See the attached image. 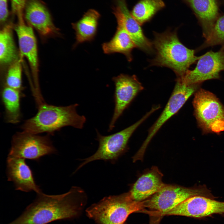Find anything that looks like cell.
<instances>
[{
	"instance_id": "cell-1",
	"label": "cell",
	"mask_w": 224,
	"mask_h": 224,
	"mask_svg": "<svg viewBox=\"0 0 224 224\" xmlns=\"http://www.w3.org/2000/svg\"><path fill=\"white\" fill-rule=\"evenodd\" d=\"M85 196L82 189L76 186L58 195L41 192L19 217L8 224H46L72 217L77 214V201Z\"/></svg>"
},
{
	"instance_id": "cell-5",
	"label": "cell",
	"mask_w": 224,
	"mask_h": 224,
	"mask_svg": "<svg viewBox=\"0 0 224 224\" xmlns=\"http://www.w3.org/2000/svg\"><path fill=\"white\" fill-rule=\"evenodd\" d=\"M195 196L214 198L205 187L190 188L165 184L158 192L145 200L146 209H148L146 213L163 217L187 199Z\"/></svg>"
},
{
	"instance_id": "cell-25",
	"label": "cell",
	"mask_w": 224,
	"mask_h": 224,
	"mask_svg": "<svg viewBox=\"0 0 224 224\" xmlns=\"http://www.w3.org/2000/svg\"><path fill=\"white\" fill-rule=\"evenodd\" d=\"M22 59L20 58L9 66L4 84L13 89L22 91Z\"/></svg>"
},
{
	"instance_id": "cell-27",
	"label": "cell",
	"mask_w": 224,
	"mask_h": 224,
	"mask_svg": "<svg viewBox=\"0 0 224 224\" xmlns=\"http://www.w3.org/2000/svg\"><path fill=\"white\" fill-rule=\"evenodd\" d=\"M9 16L8 0H0V22L1 26L6 23Z\"/></svg>"
},
{
	"instance_id": "cell-6",
	"label": "cell",
	"mask_w": 224,
	"mask_h": 224,
	"mask_svg": "<svg viewBox=\"0 0 224 224\" xmlns=\"http://www.w3.org/2000/svg\"><path fill=\"white\" fill-rule=\"evenodd\" d=\"M157 110L153 107L141 119L126 128L114 134L107 136L101 135L96 130L97 140L99 147L91 156L82 160L83 162L77 168L78 170L86 164L97 160L114 162L126 150L128 141L137 128L152 114Z\"/></svg>"
},
{
	"instance_id": "cell-8",
	"label": "cell",
	"mask_w": 224,
	"mask_h": 224,
	"mask_svg": "<svg viewBox=\"0 0 224 224\" xmlns=\"http://www.w3.org/2000/svg\"><path fill=\"white\" fill-rule=\"evenodd\" d=\"M49 135L41 136L24 131L16 133L12 138L8 156L37 161L43 156L55 153Z\"/></svg>"
},
{
	"instance_id": "cell-4",
	"label": "cell",
	"mask_w": 224,
	"mask_h": 224,
	"mask_svg": "<svg viewBox=\"0 0 224 224\" xmlns=\"http://www.w3.org/2000/svg\"><path fill=\"white\" fill-rule=\"evenodd\" d=\"M146 209L145 200L136 201L129 192L104 198L86 210L98 224H123L131 214Z\"/></svg>"
},
{
	"instance_id": "cell-3",
	"label": "cell",
	"mask_w": 224,
	"mask_h": 224,
	"mask_svg": "<svg viewBox=\"0 0 224 224\" xmlns=\"http://www.w3.org/2000/svg\"><path fill=\"white\" fill-rule=\"evenodd\" d=\"M154 35L152 44L156 54L151 60V65L169 68L174 72L177 78L183 77L200 56H195V50L188 49L181 43L176 31L155 32Z\"/></svg>"
},
{
	"instance_id": "cell-21",
	"label": "cell",
	"mask_w": 224,
	"mask_h": 224,
	"mask_svg": "<svg viewBox=\"0 0 224 224\" xmlns=\"http://www.w3.org/2000/svg\"><path fill=\"white\" fill-rule=\"evenodd\" d=\"M12 22L2 26L0 32V63L1 65L9 66L20 58L14 41Z\"/></svg>"
},
{
	"instance_id": "cell-11",
	"label": "cell",
	"mask_w": 224,
	"mask_h": 224,
	"mask_svg": "<svg viewBox=\"0 0 224 224\" xmlns=\"http://www.w3.org/2000/svg\"><path fill=\"white\" fill-rule=\"evenodd\" d=\"M24 18L18 19L14 30L18 38L20 58H25L28 62L31 72L35 92L40 93L38 75L39 61L36 38L33 28L26 23Z\"/></svg>"
},
{
	"instance_id": "cell-9",
	"label": "cell",
	"mask_w": 224,
	"mask_h": 224,
	"mask_svg": "<svg viewBox=\"0 0 224 224\" xmlns=\"http://www.w3.org/2000/svg\"><path fill=\"white\" fill-rule=\"evenodd\" d=\"M198 85H188L176 79L174 90L166 106L150 128L146 138L137 152L138 156L143 157L146 149L153 136L163 125L179 111L196 91Z\"/></svg>"
},
{
	"instance_id": "cell-23",
	"label": "cell",
	"mask_w": 224,
	"mask_h": 224,
	"mask_svg": "<svg viewBox=\"0 0 224 224\" xmlns=\"http://www.w3.org/2000/svg\"><path fill=\"white\" fill-rule=\"evenodd\" d=\"M165 6L162 0H140L131 12L141 25L150 20L156 13Z\"/></svg>"
},
{
	"instance_id": "cell-20",
	"label": "cell",
	"mask_w": 224,
	"mask_h": 224,
	"mask_svg": "<svg viewBox=\"0 0 224 224\" xmlns=\"http://www.w3.org/2000/svg\"><path fill=\"white\" fill-rule=\"evenodd\" d=\"M5 110L6 122L12 124L19 123L21 118V100L24 95L22 91L10 88L3 84L0 92Z\"/></svg>"
},
{
	"instance_id": "cell-18",
	"label": "cell",
	"mask_w": 224,
	"mask_h": 224,
	"mask_svg": "<svg viewBox=\"0 0 224 224\" xmlns=\"http://www.w3.org/2000/svg\"><path fill=\"white\" fill-rule=\"evenodd\" d=\"M163 176L157 167L153 166L138 179L129 192L132 198L143 201L158 192L165 184L162 181Z\"/></svg>"
},
{
	"instance_id": "cell-12",
	"label": "cell",
	"mask_w": 224,
	"mask_h": 224,
	"mask_svg": "<svg viewBox=\"0 0 224 224\" xmlns=\"http://www.w3.org/2000/svg\"><path fill=\"white\" fill-rule=\"evenodd\" d=\"M112 80L115 86L114 108L109 124V131L113 129L118 119L137 95L144 88L135 75L129 76L122 74L113 77Z\"/></svg>"
},
{
	"instance_id": "cell-22",
	"label": "cell",
	"mask_w": 224,
	"mask_h": 224,
	"mask_svg": "<svg viewBox=\"0 0 224 224\" xmlns=\"http://www.w3.org/2000/svg\"><path fill=\"white\" fill-rule=\"evenodd\" d=\"M135 47L136 46L129 34L124 28L118 26L112 39L102 45L105 54L120 53L124 55L129 62L133 59L132 52Z\"/></svg>"
},
{
	"instance_id": "cell-15",
	"label": "cell",
	"mask_w": 224,
	"mask_h": 224,
	"mask_svg": "<svg viewBox=\"0 0 224 224\" xmlns=\"http://www.w3.org/2000/svg\"><path fill=\"white\" fill-rule=\"evenodd\" d=\"M113 13L117 26L124 28L130 36L136 47L147 53L153 51L152 43L145 36L141 25L133 17L125 0H115Z\"/></svg>"
},
{
	"instance_id": "cell-13",
	"label": "cell",
	"mask_w": 224,
	"mask_h": 224,
	"mask_svg": "<svg viewBox=\"0 0 224 224\" xmlns=\"http://www.w3.org/2000/svg\"><path fill=\"white\" fill-rule=\"evenodd\" d=\"M24 16L26 23L37 31L43 38L60 35L54 25L50 13L41 0H27Z\"/></svg>"
},
{
	"instance_id": "cell-7",
	"label": "cell",
	"mask_w": 224,
	"mask_h": 224,
	"mask_svg": "<svg viewBox=\"0 0 224 224\" xmlns=\"http://www.w3.org/2000/svg\"><path fill=\"white\" fill-rule=\"evenodd\" d=\"M193 105L199 126L204 133L224 131V108L214 94L199 90L195 94Z\"/></svg>"
},
{
	"instance_id": "cell-14",
	"label": "cell",
	"mask_w": 224,
	"mask_h": 224,
	"mask_svg": "<svg viewBox=\"0 0 224 224\" xmlns=\"http://www.w3.org/2000/svg\"><path fill=\"white\" fill-rule=\"evenodd\" d=\"M224 213V202L202 196L190 197L170 211L165 216H180L195 218Z\"/></svg>"
},
{
	"instance_id": "cell-26",
	"label": "cell",
	"mask_w": 224,
	"mask_h": 224,
	"mask_svg": "<svg viewBox=\"0 0 224 224\" xmlns=\"http://www.w3.org/2000/svg\"><path fill=\"white\" fill-rule=\"evenodd\" d=\"M26 0H11L12 13L17 18L24 17V9Z\"/></svg>"
},
{
	"instance_id": "cell-24",
	"label": "cell",
	"mask_w": 224,
	"mask_h": 224,
	"mask_svg": "<svg viewBox=\"0 0 224 224\" xmlns=\"http://www.w3.org/2000/svg\"><path fill=\"white\" fill-rule=\"evenodd\" d=\"M218 45H224V15L219 16L209 37L195 51Z\"/></svg>"
},
{
	"instance_id": "cell-16",
	"label": "cell",
	"mask_w": 224,
	"mask_h": 224,
	"mask_svg": "<svg viewBox=\"0 0 224 224\" xmlns=\"http://www.w3.org/2000/svg\"><path fill=\"white\" fill-rule=\"evenodd\" d=\"M7 170V180L13 182L16 190L25 192L33 191L37 194L42 192L25 159L8 156Z\"/></svg>"
},
{
	"instance_id": "cell-10",
	"label": "cell",
	"mask_w": 224,
	"mask_h": 224,
	"mask_svg": "<svg viewBox=\"0 0 224 224\" xmlns=\"http://www.w3.org/2000/svg\"><path fill=\"white\" fill-rule=\"evenodd\" d=\"M222 71H224V45L217 51L210 50L200 56L195 68L178 79L188 85L199 84L206 80L220 79Z\"/></svg>"
},
{
	"instance_id": "cell-19",
	"label": "cell",
	"mask_w": 224,
	"mask_h": 224,
	"mask_svg": "<svg viewBox=\"0 0 224 224\" xmlns=\"http://www.w3.org/2000/svg\"><path fill=\"white\" fill-rule=\"evenodd\" d=\"M100 14L97 11L90 9L77 21L72 24L75 30L76 41L74 47L86 41H91L96 34Z\"/></svg>"
},
{
	"instance_id": "cell-17",
	"label": "cell",
	"mask_w": 224,
	"mask_h": 224,
	"mask_svg": "<svg viewBox=\"0 0 224 224\" xmlns=\"http://www.w3.org/2000/svg\"><path fill=\"white\" fill-rule=\"evenodd\" d=\"M191 8L201 26L205 40L210 35L219 16L217 0H184Z\"/></svg>"
},
{
	"instance_id": "cell-2",
	"label": "cell",
	"mask_w": 224,
	"mask_h": 224,
	"mask_svg": "<svg viewBox=\"0 0 224 224\" xmlns=\"http://www.w3.org/2000/svg\"><path fill=\"white\" fill-rule=\"evenodd\" d=\"M78 104L57 106L44 102L38 105L35 115L25 120L21 126L23 131L34 134L46 133L52 135L63 127L71 126L82 128L86 119L76 111Z\"/></svg>"
}]
</instances>
